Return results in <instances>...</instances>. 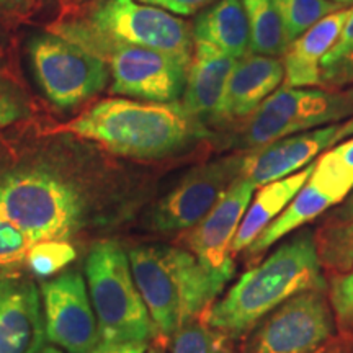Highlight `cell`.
Wrapping results in <instances>:
<instances>
[{
    "label": "cell",
    "instance_id": "cell-1",
    "mask_svg": "<svg viewBox=\"0 0 353 353\" xmlns=\"http://www.w3.org/2000/svg\"><path fill=\"white\" fill-rule=\"evenodd\" d=\"M325 286L316 232L301 229L247 270L219 301L211 304L203 322L229 339L244 337L260 319L293 294Z\"/></svg>",
    "mask_w": 353,
    "mask_h": 353
},
{
    "label": "cell",
    "instance_id": "cell-2",
    "mask_svg": "<svg viewBox=\"0 0 353 353\" xmlns=\"http://www.w3.org/2000/svg\"><path fill=\"white\" fill-rule=\"evenodd\" d=\"M61 131L94 141L113 154L131 159H162L206 138L208 130L175 103H144L107 99L94 105Z\"/></svg>",
    "mask_w": 353,
    "mask_h": 353
},
{
    "label": "cell",
    "instance_id": "cell-3",
    "mask_svg": "<svg viewBox=\"0 0 353 353\" xmlns=\"http://www.w3.org/2000/svg\"><path fill=\"white\" fill-rule=\"evenodd\" d=\"M128 257L134 283L162 337H174L218 298L201 265L187 249L139 245Z\"/></svg>",
    "mask_w": 353,
    "mask_h": 353
},
{
    "label": "cell",
    "instance_id": "cell-4",
    "mask_svg": "<svg viewBox=\"0 0 353 353\" xmlns=\"http://www.w3.org/2000/svg\"><path fill=\"white\" fill-rule=\"evenodd\" d=\"M85 276L101 341L148 342L156 337V325L132 278L130 257L120 244L101 241L92 245Z\"/></svg>",
    "mask_w": 353,
    "mask_h": 353
},
{
    "label": "cell",
    "instance_id": "cell-5",
    "mask_svg": "<svg viewBox=\"0 0 353 353\" xmlns=\"http://www.w3.org/2000/svg\"><path fill=\"white\" fill-rule=\"evenodd\" d=\"M105 41L149 48L192 63L195 38L187 21L139 0H94L79 19L54 25Z\"/></svg>",
    "mask_w": 353,
    "mask_h": 353
},
{
    "label": "cell",
    "instance_id": "cell-6",
    "mask_svg": "<svg viewBox=\"0 0 353 353\" xmlns=\"http://www.w3.org/2000/svg\"><path fill=\"white\" fill-rule=\"evenodd\" d=\"M0 213L33 242L68 241L83 223L82 196L72 185L44 170L0 176Z\"/></svg>",
    "mask_w": 353,
    "mask_h": 353
},
{
    "label": "cell",
    "instance_id": "cell-7",
    "mask_svg": "<svg viewBox=\"0 0 353 353\" xmlns=\"http://www.w3.org/2000/svg\"><path fill=\"white\" fill-rule=\"evenodd\" d=\"M353 117L352 88L280 87L241 123L234 148L254 149Z\"/></svg>",
    "mask_w": 353,
    "mask_h": 353
},
{
    "label": "cell",
    "instance_id": "cell-8",
    "mask_svg": "<svg viewBox=\"0 0 353 353\" xmlns=\"http://www.w3.org/2000/svg\"><path fill=\"white\" fill-rule=\"evenodd\" d=\"M51 32L77 43L107 64L112 94L154 103H175L182 99L190 64L179 57L149 48L105 41L56 26Z\"/></svg>",
    "mask_w": 353,
    "mask_h": 353
},
{
    "label": "cell",
    "instance_id": "cell-9",
    "mask_svg": "<svg viewBox=\"0 0 353 353\" xmlns=\"http://www.w3.org/2000/svg\"><path fill=\"white\" fill-rule=\"evenodd\" d=\"M335 317L325 288H309L276 306L247 334L242 353H317L332 341Z\"/></svg>",
    "mask_w": 353,
    "mask_h": 353
},
{
    "label": "cell",
    "instance_id": "cell-10",
    "mask_svg": "<svg viewBox=\"0 0 353 353\" xmlns=\"http://www.w3.org/2000/svg\"><path fill=\"white\" fill-rule=\"evenodd\" d=\"M28 52L43 94L61 110L79 107L110 81V70L99 56L61 34H38Z\"/></svg>",
    "mask_w": 353,
    "mask_h": 353
},
{
    "label": "cell",
    "instance_id": "cell-11",
    "mask_svg": "<svg viewBox=\"0 0 353 353\" xmlns=\"http://www.w3.org/2000/svg\"><path fill=\"white\" fill-rule=\"evenodd\" d=\"M244 154L214 159L195 167L145 216V226L157 232L188 231L213 210L226 190L242 175Z\"/></svg>",
    "mask_w": 353,
    "mask_h": 353
},
{
    "label": "cell",
    "instance_id": "cell-12",
    "mask_svg": "<svg viewBox=\"0 0 353 353\" xmlns=\"http://www.w3.org/2000/svg\"><path fill=\"white\" fill-rule=\"evenodd\" d=\"M257 187L244 175L226 190L213 210L196 226L188 229L185 249L193 254L219 296L234 276L232 242Z\"/></svg>",
    "mask_w": 353,
    "mask_h": 353
},
{
    "label": "cell",
    "instance_id": "cell-13",
    "mask_svg": "<svg viewBox=\"0 0 353 353\" xmlns=\"http://www.w3.org/2000/svg\"><path fill=\"white\" fill-rule=\"evenodd\" d=\"M46 337L69 353H88L100 341L85 280L69 270L41 285Z\"/></svg>",
    "mask_w": 353,
    "mask_h": 353
},
{
    "label": "cell",
    "instance_id": "cell-14",
    "mask_svg": "<svg viewBox=\"0 0 353 353\" xmlns=\"http://www.w3.org/2000/svg\"><path fill=\"white\" fill-rule=\"evenodd\" d=\"M353 136V117L316 130L286 136L275 143L245 152L242 175L255 187L296 174L330 148Z\"/></svg>",
    "mask_w": 353,
    "mask_h": 353
},
{
    "label": "cell",
    "instance_id": "cell-15",
    "mask_svg": "<svg viewBox=\"0 0 353 353\" xmlns=\"http://www.w3.org/2000/svg\"><path fill=\"white\" fill-rule=\"evenodd\" d=\"M46 339L37 285L21 275L0 276V353H38Z\"/></svg>",
    "mask_w": 353,
    "mask_h": 353
},
{
    "label": "cell",
    "instance_id": "cell-16",
    "mask_svg": "<svg viewBox=\"0 0 353 353\" xmlns=\"http://www.w3.org/2000/svg\"><path fill=\"white\" fill-rule=\"evenodd\" d=\"M283 81L285 68L280 57L252 52L241 57L231 70L213 123L245 121Z\"/></svg>",
    "mask_w": 353,
    "mask_h": 353
},
{
    "label": "cell",
    "instance_id": "cell-17",
    "mask_svg": "<svg viewBox=\"0 0 353 353\" xmlns=\"http://www.w3.org/2000/svg\"><path fill=\"white\" fill-rule=\"evenodd\" d=\"M236 63L237 59L214 48L213 44L195 39L187 83L180 100L185 112L203 125L205 121L213 123Z\"/></svg>",
    "mask_w": 353,
    "mask_h": 353
},
{
    "label": "cell",
    "instance_id": "cell-18",
    "mask_svg": "<svg viewBox=\"0 0 353 353\" xmlns=\"http://www.w3.org/2000/svg\"><path fill=\"white\" fill-rule=\"evenodd\" d=\"M350 8L330 13L290 44L283 56L286 87H322L321 63L341 37Z\"/></svg>",
    "mask_w": 353,
    "mask_h": 353
},
{
    "label": "cell",
    "instance_id": "cell-19",
    "mask_svg": "<svg viewBox=\"0 0 353 353\" xmlns=\"http://www.w3.org/2000/svg\"><path fill=\"white\" fill-rule=\"evenodd\" d=\"M342 198L325 187L314 175H309L306 183L294 195L288 206L260 232V236L245 249L247 259L257 260L270 247L288 234L298 231L304 224L311 223L335 205H341Z\"/></svg>",
    "mask_w": 353,
    "mask_h": 353
},
{
    "label": "cell",
    "instance_id": "cell-20",
    "mask_svg": "<svg viewBox=\"0 0 353 353\" xmlns=\"http://www.w3.org/2000/svg\"><path fill=\"white\" fill-rule=\"evenodd\" d=\"M312 169H314V162L304 167L303 170L296 172V174L259 187V192L254 193L249 208H247L241 226L237 229L236 237H234V257L244 252L247 247L260 236V232L288 206V203L306 183L309 175L312 174Z\"/></svg>",
    "mask_w": 353,
    "mask_h": 353
},
{
    "label": "cell",
    "instance_id": "cell-21",
    "mask_svg": "<svg viewBox=\"0 0 353 353\" xmlns=\"http://www.w3.org/2000/svg\"><path fill=\"white\" fill-rule=\"evenodd\" d=\"M192 28L193 38L213 44L234 59L250 52L249 21L242 0H219L196 17Z\"/></svg>",
    "mask_w": 353,
    "mask_h": 353
},
{
    "label": "cell",
    "instance_id": "cell-22",
    "mask_svg": "<svg viewBox=\"0 0 353 353\" xmlns=\"http://www.w3.org/2000/svg\"><path fill=\"white\" fill-rule=\"evenodd\" d=\"M250 33V52L283 57L290 43L273 0H242Z\"/></svg>",
    "mask_w": 353,
    "mask_h": 353
},
{
    "label": "cell",
    "instance_id": "cell-23",
    "mask_svg": "<svg viewBox=\"0 0 353 353\" xmlns=\"http://www.w3.org/2000/svg\"><path fill=\"white\" fill-rule=\"evenodd\" d=\"M317 255L322 270L330 276L353 268V221H329L316 231Z\"/></svg>",
    "mask_w": 353,
    "mask_h": 353
},
{
    "label": "cell",
    "instance_id": "cell-24",
    "mask_svg": "<svg viewBox=\"0 0 353 353\" xmlns=\"http://www.w3.org/2000/svg\"><path fill=\"white\" fill-rule=\"evenodd\" d=\"M312 175L345 200L353 190V136L317 157Z\"/></svg>",
    "mask_w": 353,
    "mask_h": 353
},
{
    "label": "cell",
    "instance_id": "cell-25",
    "mask_svg": "<svg viewBox=\"0 0 353 353\" xmlns=\"http://www.w3.org/2000/svg\"><path fill=\"white\" fill-rule=\"evenodd\" d=\"M273 2L290 44L330 13L345 8L341 3L329 2V0H273Z\"/></svg>",
    "mask_w": 353,
    "mask_h": 353
},
{
    "label": "cell",
    "instance_id": "cell-26",
    "mask_svg": "<svg viewBox=\"0 0 353 353\" xmlns=\"http://www.w3.org/2000/svg\"><path fill=\"white\" fill-rule=\"evenodd\" d=\"M322 87H353V7L341 37L321 63Z\"/></svg>",
    "mask_w": 353,
    "mask_h": 353
},
{
    "label": "cell",
    "instance_id": "cell-27",
    "mask_svg": "<svg viewBox=\"0 0 353 353\" xmlns=\"http://www.w3.org/2000/svg\"><path fill=\"white\" fill-rule=\"evenodd\" d=\"M229 337L205 322H190L172 337V353H231Z\"/></svg>",
    "mask_w": 353,
    "mask_h": 353
},
{
    "label": "cell",
    "instance_id": "cell-28",
    "mask_svg": "<svg viewBox=\"0 0 353 353\" xmlns=\"http://www.w3.org/2000/svg\"><path fill=\"white\" fill-rule=\"evenodd\" d=\"M76 259V250L68 241L34 242L26 255V262L37 276L56 275Z\"/></svg>",
    "mask_w": 353,
    "mask_h": 353
},
{
    "label": "cell",
    "instance_id": "cell-29",
    "mask_svg": "<svg viewBox=\"0 0 353 353\" xmlns=\"http://www.w3.org/2000/svg\"><path fill=\"white\" fill-rule=\"evenodd\" d=\"M327 296L337 329L347 337H353V268L342 275L330 276Z\"/></svg>",
    "mask_w": 353,
    "mask_h": 353
},
{
    "label": "cell",
    "instance_id": "cell-30",
    "mask_svg": "<svg viewBox=\"0 0 353 353\" xmlns=\"http://www.w3.org/2000/svg\"><path fill=\"white\" fill-rule=\"evenodd\" d=\"M33 242L0 213V268L23 262Z\"/></svg>",
    "mask_w": 353,
    "mask_h": 353
},
{
    "label": "cell",
    "instance_id": "cell-31",
    "mask_svg": "<svg viewBox=\"0 0 353 353\" xmlns=\"http://www.w3.org/2000/svg\"><path fill=\"white\" fill-rule=\"evenodd\" d=\"M25 113L23 101L0 82V130L21 120Z\"/></svg>",
    "mask_w": 353,
    "mask_h": 353
},
{
    "label": "cell",
    "instance_id": "cell-32",
    "mask_svg": "<svg viewBox=\"0 0 353 353\" xmlns=\"http://www.w3.org/2000/svg\"><path fill=\"white\" fill-rule=\"evenodd\" d=\"M139 2L159 7L162 10L175 13V15H192V13L208 6L213 0H139Z\"/></svg>",
    "mask_w": 353,
    "mask_h": 353
},
{
    "label": "cell",
    "instance_id": "cell-33",
    "mask_svg": "<svg viewBox=\"0 0 353 353\" xmlns=\"http://www.w3.org/2000/svg\"><path fill=\"white\" fill-rule=\"evenodd\" d=\"M148 342H99L88 353H145Z\"/></svg>",
    "mask_w": 353,
    "mask_h": 353
},
{
    "label": "cell",
    "instance_id": "cell-34",
    "mask_svg": "<svg viewBox=\"0 0 353 353\" xmlns=\"http://www.w3.org/2000/svg\"><path fill=\"white\" fill-rule=\"evenodd\" d=\"M330 221H353V190L350 195L341 203V206L334 211Z\"/></svg>",
    "mask_w": 353,
    "mask_h": 353
},
{
    "label": "cell",
    "instance_id": "cell-35",
    "mask_svg": "<svg viewBox=\"0 0 353 353\" xmlns=\"http://www.w3.org/2000/svg\"><path fill=\"white\" fill-rule=\"evenodd\" d=\"M33 3V0H0V13L23 12Z\"/></svg>",
    "mask_w": 353,
    "mask_h": 353
},
{
    "label": "cell",
    "instance_id": "cell-36",
    "mask_svg": "<svg viewBox=\"0 0 353 353\" xmlns=\"http://www.w3.org/2000/svg\"><path fill=\"white\" fill-rule=\"evenodd\" d=\"M41 353H63V352L56 347H46V348H43Z\"/></svg>",
    "mask_w": 353,
    "mask_h": 353
},
{
    "label": "cell",
    "instance_id": "cell-37",
    "mask_svg": "<svg viewBox=\"0 0 353 353\" xmlns=\"http://www.w3.org/2000/svg\"><path fill=\"white\" fill-rule=\"evenodd\" d=\"M329 2H334V3H341V6H350V3H353V0H329Z\"/></svg>",
    "mask_w": 353,
    "mask_h": 353
},
{
    "label": "cell",
    "instance_id": "cell-38",
    "mask_svg": "<svg viewBox=\"0 0 353 353\" xmlns=\"http://www.w3.org/2000/svg\"><path fill=\"white\" fill-rule=\"evenodd\" d=\"M329 353H348V350H345V348H343V347H341V345H339V347H334V348H332V350H330Z\"/></svg>",
    "mask_w": 353,
    "mask_h": 353
},
{
    "label": "cell",
    "instance_id": "cell-39",
    "mask_svg": "<svg viewBox=\"0 0 353 353\" xmlns=\"http://www.w3.org/2000/svg\"><path fill=\"white\" fill-rule=\"evenodd\" d=\"M145 353H164V352H162L161 348H157V347H152V348H149V350L145 352Z\"/></svg>",
    "mask_w": 353,
    "mask_h": 353
}]
</instances>
